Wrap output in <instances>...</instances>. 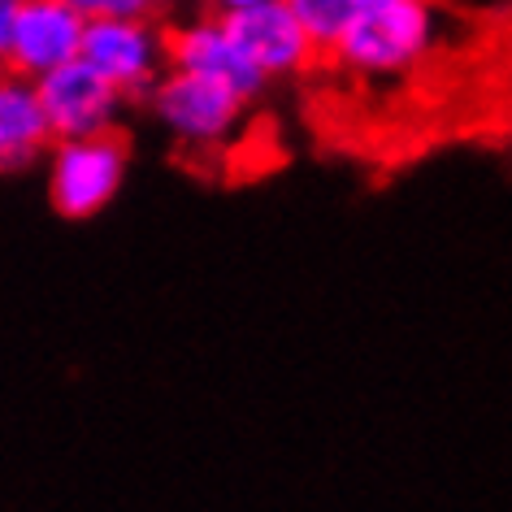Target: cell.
<instances>
[{"label":"cell","mask_w":512,"mask_h":512,"mask_svg":"<svg viewBox=\"0 0 512 512\" xmlns=\"http://www.w3.org/2000/svg\"><path fill=\"white\" fill-rule=\"evenodd\" d=\"M57 139L48 131V118L35 100V87L0 74V174H18L31 161H40Z\"/></svg>","instance_id":"obj_8"},{"label":"cell","mask_w":512,"mask_h":512,"mask_svg":"<svg viewBox=\"0 0 512 512\" xmlns=\"http://www.w3.org/2000/svg\"><path fill=\"white\" fill-rule=\"evenodd\" d=\"M304 35V44H335L365 0H278Z\"/></svg>","instance_id":"obj_9"},{"label":"cell","mask_w":512,"mask_h":512,"mask_svg":"<svg viewBox=\"0 0 512 512\" xmlns=\"http://www.w3.org/2000/svg\"><path fill=\"white\" fill-rule=\"evenodd\" d=\"M79 57L118 87V96L126 105H148L152 87H157V70H161L157 22L87 18L83 40H79Z\"/></svg>","instance_id":"obj_3"},{"label":"cell","mask_w":512,"mask_h":512,"mask_svg":"<svg viewBox=\"0 0 512 512\" xmlns=\"http://www.w3.org/2000/svg\"><path fill=\"white\" fill-rule=\"evenodd\" d=\"M248 5H261V0H200V22L213 14H230V9H248Z\"/></svg>","instance_id":"obj_11"},{"label":"cell","mask_w":512,"mask_h":512,"mask_svg":"<svg viewBox=\"0 0 512 512\" xmlns=\"http://www.w3.org/2000/svg\"><path fill=\"white\" fill-rule=\"evenodd\" d=\"M83 14L70 9L66 0H22L14 31H9V48L0 57V74L9 79H40V74L57 70L61 61L79 57L83 40Z\"/></svg>","instance_id":"obj_4"},{"label":"cell","mask_w":512,"mask_h":512,"mask_svg":"<svg viewBox=\"0 0 512 512\" xmlns=\"http://www.w3.org/2000/svg\"><path fill=\"white\" fill-rule=\"evenodd\" d=\"M148 105L174 126L183 144H213V139L230 135V126L239 122L248 100H239L217 79H204V74L191 70H170L152 87Z\"/></svg>","instance_id":"obj_5"},{"label":"cell","mask_w":512,"mask_h":512,"mask_svg":"<svg viewBox=\"0 0 512 512\" xmlns=\"http://www.w3.org/2000/svg\"><path fill=\"white\" fill-rule=\"evenodd\" d=\"M313 144L395 174L447 144L508 135V5L365 0L291 70Z\"/></svg>","instance_id":"obj_1"},{"label":"cell","mask_w":512,"mask_h":512,"mask_svg":"<svg viewBox=\"0 0 512 512\" xmlns=\"http://www.w3.org/2000/svg\"><path fill=\"white\" fill-rule=\"evenodd\" d=\"M161 5H170V0H161Z\"/></svg>","instance_id":"obj_12"},{"label":"cell","mask_w":512,"mask_h":512,"mask_svg":"<svg viewBox=\"0 0 512 512\" xmlns=\"http://www.w3.org/2000/svg\"><path fill=\"white\" fill-rule=\"evenodd\" d=\"M204 22H209L213 31H222L265 79H270V74H283V70H296V61L304 53V35L296 27V18H291L278 0L230 9V14H213Z\"/></svg>","instance_id":"obj_7"},{"label":"cell","mask_w":512,"mask_h":512,"mask_svg":"<svg viewBox=\"0 0 512 512\" xmlns=\"http://www.w3.org/2000/svg\"><path fill=\"white\" fill-rule=\"evenodd\" d=\"M35 100H40V109H44V118H48V131H53L57 144H61V139H74V135L96 131V126L109 122V113L122 105L118 87H113L96 66H87L83 57L61 61L57 70L40 74Z\"/></svg>","instance_id":"obj_6"},{"label":"cell","mask_w":512,"mask_h":512,"mask_svg":"<svg viewBox=\"0 0 512 512\" xmlns=\"http://www.w3.org/2000/svg\"><path fill=\"white\" fill-rule=\"evenodd\" d=\"M83 18H139V22H165L161 0H66Z\"/></svg>","instance_id":"obj_10"},{"label":"cell","mask_w":512,"mask_h":512,"mask_svg":"<svg viewBox=\"0 0 512 512\" xmlns=\"http://www.w3.org/2000/svg\"><path fill=\"white\" fill-rule=\"evenodd\" d=\"M135 139L118 122H100L96 131L61 139L48 178V200L61 217H92L113 200L126 165H131Z\"/></svg>","instance_id":"obj_2"}]
</instances>
